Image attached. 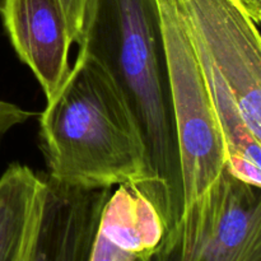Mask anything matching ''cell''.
<instances>
[{
    "instance_id": "cell-1",
    "label": "cell",
    "mask_w": 261,
    "mask_h": 261,
    "mask_svg": "<svg viewBox=\"0 0 261 261\" xmlns=\"http://www.w3.org/2000/svg\"><path fill=\"white\" fill-rule=\"evenodd\" d=\"M79 48L107 69L140 127L153 180L150 201L166 224L184 208L180 149L155 0H93Z\"/></svg>"
},
{
    "instance_id": "cell-2",
    "label": "cell",
    "mask_w": 261,
    "mask_h": 261,
    "mask_svg": "<svg viewBox=\"0 0 261 261\" xmlns=\"http://www.w3.org/2000/svg\"><path fill=\"white\" fill-rule=\"evenodd\" d=\"M48 177L87 189L133 185L150 200L153 180L140 127L116 82L88 51L40 115Z\"/></svg>"
},
{
    "instance_id": "cell-3",
    "label": "cell",
    "mask_w": 261,
    "mask_h": 261,
    "mask_svg": "<svg viewBox=\"0 0 261 261\" xmlns=\"http://www.w3.org/2000/svg\"><path fill=\"white\" fill-rule=\"evenodd\" d=\"M180 149L184 206L226 167L223 138L195 41L178 0H155Z\"/></svg>"
},
{
    "instance_id": "cell-4",
    "label": "cell",
    "mask_w": 261,
    "mask_h": 261,
    "mask_svg": "<svg viewBox=\"0 0 261 261\" xmlns=\"http://www.w3.org/2000/svg\"><path fill=\"white\" fill-rule=\"evenodd\" d=\"M149 261H261V188L224 167L184 206Z\"/></svg>"
},
{
    "instance_id": "cell-5",
    "label": "cell",
    "mask_w": 261,
    "mask_h": 261,
    "mask_svg": "<svg viewBox=\"0 0 261 261\" xmlns=\"http://www.w3.org/2000/svg\"><path fill=\"white\" fill-rule=\"evenodd\" d=\"M194 40L226 83L261 148V33L234 0H178Z\"/></svg>"
},
{
    "instance_id": "cell-6",
    "label": "cell",
    "mask_w": 261,
    "mask_h": 261,
    "mask_svg": "<svg viewBox=\"0 0 261 261\" xmlns=\"http://www.w3.org/2000/svg\"><path fill=\"white\" fill-rule=\"evenodd\" d=\"M111 189H87L43 178V196L30 261H91Z\"/></svg>"
},
{
    "instance_id": "cell-7",
    "label": "cell",
    "mask_w": 261,
    "mask_h": 261,
    "mask_svg": "<svg viewBox=\"0 0 261 261\" xmlns=\"http://www.w3.org/2000/svg\"><path fill=\"white\" fill-rule=\"evenodd\" d=\"M0 17L12 46L32 70L46 101L69 74L73 45L60 0H0Z\"/></svg>"
},
{
    "instance_id": "cell-8",
    "label": "cell",
    "mask_w": 261,
    "mask_h": 261,
    "mask_svg": "<svg viewBox=\"0 0 261 261\" xmlns=\"http://www.w3.org/2000/svg\"><path fill=\"white\" fill-rule=\"evenodd\" d=\"M98 233L122 251L145 260L162 244L166 224L154 204L139 189L120 185L105 204Z\"/></svg>"
},
{
    "instance_id": "cell-9",
    "label": "cell",
    "mask_w": 261,
    "mask_h": 261,
    "mask_svg": "<svg viewBox=\"0 0 261 261\" xmlns=\"http://www.w3.org/2000/svg\"><path fill=\"white\" fill-rule=\"evenodd\" d=\"M195 41V40H194ZM223 138L226 167L236 177L261 188V148L245 125L233 98L205 51L195 41Z\"/></svg>"
},
{
    "instance_id": "cell-10",
    "label": "cell",
    "mask_w": 261,
    "mask_h": 261,
    "mask_svg": "<svg viewBox=\"0 0 261 261\" xmlns=\"http://www.w3.org/2000/svg\"><path fill=\"white\" fill-rule=\"evenodd\" d=\"M43 188L30 167L10 165L0 177V261H15Z\"/></svg>"
},
{
    "instance_id": "cell-11",
    "label": "cell",
    "mask_w": 261,
    "mask_h": 261,
    "mask_svg": "<svg viewBox=\"0 0 261 261\" xmlns=\"http://www.w3.org/2000/svg\"><path fill=\"white\" fill-rule=\"evenodd\" d=\"M60 2L68 19L73 43L81 45L93 0H60Z\"/></svg>"
},
{
    "instance_id": "cell-12",
    "label": "cell",
    "mask_w": 261,
    "mask_h": 261,
    "mask_svg": "<svg viewBox=\"0 0 261 261\" xmlns=\"http://www.w3.org/2000/svg\"><path fill=\"white\" fill-rule=\"evenodd\" d=\"M36 112L27 111L10 102L0 99V139L13 127L27 122Z\"/></svg>"
},
{
    "instance_id": "cell-13",
    "label": "cell",
    "mask_w": 261,
    "mask_h": 261,
    "mask_svg": "<svg viewBox=\"0 0 261 261\" xmlns=\"http://www.w3.org/2000/svg\"><path fill=\"white\" fill-rule=\"evenodd\" d=\"M91 261H143L138 259L134 255L129 254L126 251H122L114 244L97 233L96 242H94L93 254H92Z\"/></svg>"
},
{
    "instance_id": "cell-14",
    "label": "cell",
    "mask_w": 261,
    "mask_h": 261,
    "mask_svg": "<svg viewBox=\"0 0 261 261\" xmlns=\"http://www.w3.org/2000/svg\"><path fill=\"white\" fill-rule=\"evenodd\" d=\"M42 196H43V188H42V191H41L40 198H38L37 205H36L35 212H33V214H32V218H31V221H30V226H28L27 233H25V237H24V240H23V244H22V246H20V250H19V252H18L15 261H30L31 251H32L33 242H35L36 232H37L38 219H40V214H41Z\"/></svg>"
},
{
    "instance_id": "cell-15",
    "label": "cell",
    "mask_w": 261,
    "mask_h": 261,
    "mask_svg": "<svg viewBox=\"0 0 261 261\" xmlns=\"http://www.w3.org/2000/svg\"><path fill=\"white\" fill-rule=\"evenodd\" d=\"M234 2L256 24H261V0H234Z\"/></svg>"
},
{
    "instance_id": "cell-16",
    "label": "cell",
    "mask_w": 261,
    "mask_h": 261,
    "mask_svg": "<svg viewBox=\"0 0 261 261\" xmlns=\"http://www.w3.org/2000/svg\"><path fill=\"white\" fill-rule=\"evenodd\" d=\"M143 261H149V259H145V260H143Z\"/></svg>"
}]
</instances>
